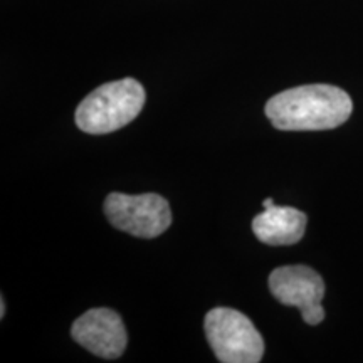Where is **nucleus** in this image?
Wrapping results in <instances>:
<instances>
[{
	"instance_id": "nucleus-1",
	"label": "nucleus",
	"mask_w": 363,
	"mask_h": 363,
	"mask_svg": "<svg viewBox=\"0 0 363 363\" xmlns=\"http://www.w3.org/2000/svg\"><path fill=\"white\" fill-rule=\"evenodd\" d=\"M348 93L331 84H306L286 89L266 103V116L283 131H321L343 125L352 115Z\"/></svg>"
},
{
	"instance_id": "nucleus-2",
	"label": "nucleus",
	"mask_w": 363,
	"mask_h": 363,
	"mask_svg": "<svg viewBox=\"0 0 363 363\" xmlns=\"http://www.w3.org/2000/svg\"><path fill=\"white\" fill-rule=\"evenodd\" d=\"M143 86L133 78L111 81L88 94L76 110V125L89 135H104L123 128L143 110Z\"/></svg>"
},
{
	"instance_id": "nucleus-3",
	"label": "nucleus",
	"mask_w": 363,
	"mask_h": 363,
	"mask_svg": "<svg viewBox=\"0 0 363 363\" xmlns=\"http://www.w3.org/2000/svg\"><path fill=\"white\" fill-rule=\"evenodd\" d=\"M206 337L222 363H257L264 355V342L252 321L233 308H214L207 313Z\"/></svg>"
},
{
	"instance_id": "nucleus-4",
	"label": "nucleus",
	"mask_w": 363,
	"mask_h": 363,
	"mask_svg": "<svg viewBox=\"0 0 363 363\" xmlns=\"http://www.w3.org/2000/svg\"><path fill=\"white\" fill-rule=\"evenodd\" d=\"M104 214L113 227L143 239L158 238L172 224L169 202L158 194L113 192L104 201Z\"/></svg>"
},
{
	"instance_id": "nucleus-5",
	"label": "nucleus",
	"mask_w": 363,
	"mask_h": 363,
	"mask_svg": "<svg viewBox=\"0 0 363 363\" xmlns=\"http://www.w3.org/2000/svg\"><path fill=\"white\" fill-rule=\"evenodd\" d=\"M269 289L272 296L286 306H296L308 325H320L325 320L321 299L325 283L315 269L308 266H283L271 272Z\"/></svg>"
},
{
	"instance_id": "nucleus-6",
	"label": "nucleus",
	"mask_w": 363,
	"mask_h": 363,
	"mask_svg": "<svg viewBox=\"0 0 363 363\" xmlns=\"http://www.w3.org/2000/svg\"><path fill=\"white\" fill-rule=\"evenodd\" d=\"M71 337L88 352L106 360L123 355L128 343L123 320L108 308H94L81 315L72 323Z\"/></svg>"
},
{
	"instance_id": "nucleus-7",
	"label": "nucleus",
	"mask_w": 363,
	"mask_h": 363,
	"mask_svg": "<svg viewBox=\"0 0 363 363\" xmlns=\"http://www.w3.org/2000/svg\"><path fill=\"white\" fill-rule=\"evenodd\" d=\"M308 217L294 207L271 206L254 217L252 230L267 246H293L305 235Z\"/></svg>"
},
{
	"instance_id": "nucleus-8",
	"label": "nucleus",
	"mask_w": 363,
	"mask_h": 363,
	"mask_svg": "<svg viewBox=\"0 0 363 363\" xmlns=\"http://www.w3.org/2000/svg\"><path fill=\"white\" fill-rule=\"evenodd\" d=\"M6 316V299H0V318Z\"/></svg>"
},
{
	"instance_id": "nucleus-9",
	"label": "nucleus",
	"mask_w": 363,
	"mask_h": 363,
	"mask_svg": "<svg viewBox=\"0 0 363 363\" xmlns=\"http://www.w3.org/2000/svg\"><path fill=\"white\" fill-rule=\"evenodd\" d=\"M271 206H274V202H272V199H266V201L262 202V207H264V208L271 207Z\"/></svg>"
}]
</instances>
